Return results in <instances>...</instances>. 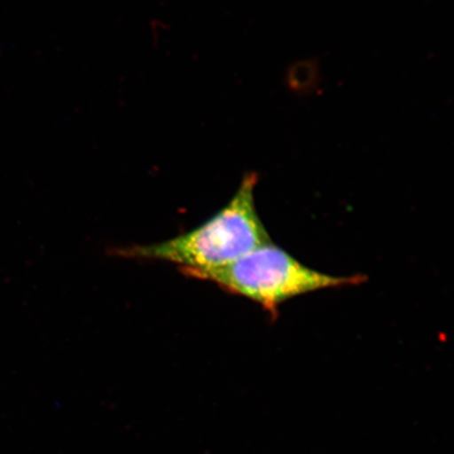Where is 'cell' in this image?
Listing matches in <instances>:
<instances>
[{
  "label": "cell",
  "mask_w": 454,
  "mask_h": 454,
  "mask_svg": "<svg viewBox=\"0 0 454 454\" xmlns=\"http://www.w3.org/2000/svg\"><path fill=\"white\" fill-rule=\"evenodd\" d=\"M257 183V174L246 175L229 204L195 230L166 242L122 249L119 254L178 264L185 275L236 262L271 242L255 208L254 191Z\"/></svg>",
  "instance_id": "1"
},
{
  "label": "cell",
  "mask_w": 454,
  "mask_h": 454,
  "mask_svg": "<svg viewBox=\"0 0 454 454\" xmlns=\"http://www.w3.org/2000/svg\"><path fill=\"white\" fill-rule=\"evenodd\" d=\"M186 276L211 281L226 292L251 299L272 315H277L286 301L301 294L365 280L362 276L334 277L309 269L272 242L223 268Z\"/></svg>",
  "instance_id": "2"
},
{
  "label": "cell",
  "mask_w": 454,
  "mask_h": 454,
  "mask_svg": "<svg viewBox=\"0 0 454 454\" xmlns=\"http://www.w3.org/2000/svg\"><path fill=\"white\" fill-rule=\"evenodd\" d=\"M286 85L293 93L305 96L319 88L321 77L317 59L300 60L288 67Z\"/></svg>",
  "instance_id": "3"
}]
</instances>
